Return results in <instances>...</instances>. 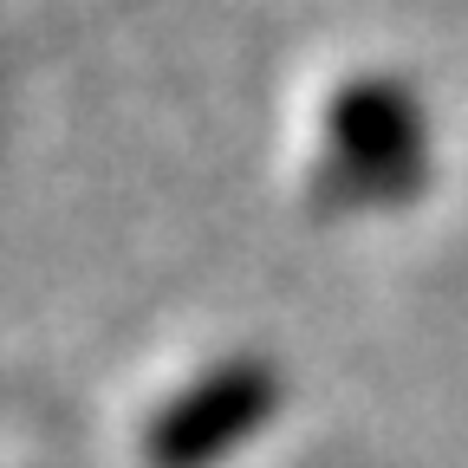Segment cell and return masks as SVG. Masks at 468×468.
Listing matches in <instances>:
<instances>
[{
	"instance_id": "6da1fadb",
	"label": "cell",
	"mask_w": 468,
	"mask_h": 468,
	"mask_svg": "<svg viewBox=\"0 0 468 468\" xmlns=\"http://www.w3.org/2000/svg\"><path fill=\"white\" fill-rule=\"evenodd\" d=\"M273 410V371L254 358H228L221 371L196 378L144 436L150 468H208L234 442H248Z\"/></svg>"
}]
</instances>
